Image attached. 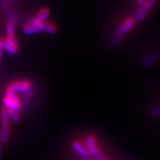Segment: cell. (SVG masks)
<instances>
[{"label":"cell","mask_w":160,"mask_h":160,"mask_svg":"<svg viewBox=\"0 0 160 160\" xmlns=\"http://www.w3.org/2000/svg\"><path fill=\"white\" fill-rule=\"evenodd\" d=\"M49 14H50L49 10L45 8L41 9L39 12H38L37 15L36 16V17H37V19H39L40 21L42 22H45V20L48 19V17Z\"/></svg>","instance_id":"52a82bcc"},{"label":"cell","mask_w":160,"mask_h":160,"mask_svg":"<svg viewBox=\"0 0 160 160\" xmlns=\"http://www.w3.org/2000/svg\"><path fill=\"white\" fill-rule=\"evenodd\" d=\"M3 108L7 110L19 111L22 108V102L14 92L5 89V96L2 99Z\"/></svg>","instance_id":"7a4b0ae2"},{"label":"cell","mask_w":160,"mask_h":160,"mask_svg":"<svg viewBox=\"0 0 160 160\" xmlns=\"http://www.w3.org/2000/svg\"><path fill=\"white\" fill-rule=\"evenodd\" d=\"M7 90L18 93H23L25 94V97L26 99H30L33 94V83L30 80L27 79H21L17 80V81L12 82L8 85Z\"/></svg>","instance_id":"6da1fadb"},{"label":"cell","mask_w":160,"mask_h":160,"mask_svg":"<svg viewBox=\"0 0 160 160\" xmlns=\"http://www.w3.org/2000/svg\"><path fill=\"white\" fill-rule=\"evenodd\" d=\"M8 115L10 119L14 122H18L20 120V115L19 111H13V110H7Z\"/></svg>","instance_id":"ba28073f"},{"label":"cell","mask_w":160,"mask_h":160,"mask_svg":"<svg viewBox=\"0 0 160 160\" xmlns=\"http://www.w3.org/2000/svg\"><path fill=\"white\" fill-rule=\"evenodd\" d=\"M0 48L11 55H14L18 52V44L16 37L0 38Z\"/></svg>","instance_id":"3957f363"},{"label":"cell","mask_w":160,"mask_h":160,"mask_svg":"<svg viewBox=\"0 0 160 160\" xmlns=\"http://www.w3.org/2000/svg\"><path fill=\"white\" fill-rule=\"evenodd\" d=\"M9 117L8 115L7 109L2 108L1 110V128H0V133H1L2 139L4 143L7 142L10 137V123Z\"/></svg>","instance_id":"277c9868"},{"label":"cell","mask_w":160,"mask_h":160,"mask_svg":"<svg viewBox=\"0 0 160 160\" xmlns=\"http://www.w3.org/2000/svg\"><path fill=\"white\" fill-rule=\"evenodd\" d=\"M73 149L75 150V151L77 152L78 154L84 158H88L90 153L88 148H86L85 147H84L83 145L80 144L79 142H76L73 144Z\"/></svg>","instance_id":"5b68a950"},{"label":"cell","mask_w":160,"mask_h":160,"mask_svg":"<svg viewBox=\"0 0 160 160\" xmlns=\"http://www.w3.org/2000/svg\"><path fill=\"white\" fill-rule=\"evenodd\" d=\"M2 51L0 48V62H1V58H2Z\"/></svg>","instance_id":"30bf717a"},{"label":"cell","mask_w":160,"mask_h":160,"mask_svg":"<svg viewBox=\"0 0 160 160\" xmlns=\"http://www.w3.org/2000/svg\"><path fill=\"white\" fill-rule=\"evenodd\" d=\"M2 139L1 133H0V158H1L2 155V144H3Z\"/></svg>","instance_id":"9c48e42d"},{"label":"cell","mask_w":160,"mask_h":160,"mask_svg":"<svg viewBox=\"0 0 160 160\" xmlns=\"http://www.w3.org/2000/svg\"><path fill=\"white\" fill-rule=\"evenodd\" d=\"M6 34L8 37H13L15 36V25L12 20H9L6 24Z\"/></svg>","instance_id":"8992f818"}]
</instances>
